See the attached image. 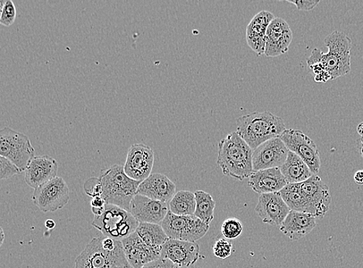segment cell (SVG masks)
Instances as JSON below:
<instances>
[{"label": "cell", "mask_w": 363, "mask_h": 268, "mask_svg": "<svg viewBox=\"0 0 363 268\" xmlns=\"http://www.w3.org/2000/svg\"><path fill=\"white\" fill-rule=\"evenodd\" d=\"M217 164L227 177L240 181L250 177L253 173L252 152L246 141L233 132L218 144Z\"/></svg>", "instance_id": "6da1fadb"}, {"label": "cell", "mask_w": 363, "mask_h": 268, "mask_svg": "<svg viewBox=\"0 0 363 268\" xmlns=\"http://www.w3.org/2000/svg\"><path fill=\"white\" fill-rule=\"evenodd\" d=\"M325 44L328 48V53L324 54L318 48L313 49L307 60L308 66L315 64L322 65L324 70L330 74L332 80L349 74L351 71L352 48V40L349 36L343 32L335 30L325 37Z\"/></svg>", "instance_id": "7a4b0ae2"}, {"label": "cell", "mask_w": 363, "mask_h": 268, "mask_svg": "<svg viewBox=\"0 0 363 268\" xmlns=\"http://www.w3.org/2000/svg\"><path fill=\"white\" fill-rule=\"evenodd\" d=\"M238 133L255 150L268 140L279 138L286 130L284 120L268 111L252 112L236 120Z\"/></svg>", "instance_id": "3957f363"}, {"label": "cell", "mask_w": 363, "mask_h": 268, "mask_svg": "<svg viewBox=\"0 0 363 268\" xmlns=\"http://www.w3.org/2000/svg\"><path fill=\"white\" fill-rule=\"evenodd\" d=\"M74 268H130L122 241L106 237L92 239L75 260Z\"/></svg>", "instance_id": "277c9868"}, {"label": "cell", "mask_w": 363, "mask_h": 268, "mask_svg": "<svg viewBox=\"0 0 363 268\" xmlns=\"http://www.w3.org/2000/svg\"><path fill=\"white\" fill-rule=\"evenodd\" d=\"M99 180L102 184V197L106 204H112L130 211V204L141 182L134 180L124 172L123 165H113L101 171Z\"/></svg>", "instance_id": "5b68a950"}, {"label": "cell", "mask_w": 363, "mask_h": 268, "mask_svg": "<svg viewBox=\"0 0 363 268\" xmlns=\"http://www.w3.org/2000/svg\"><path fill=\"white\" fill-rule=\"evenodd\" d=\"M139 224L130 211L112 204H106L104 214L92 221L104 237L121 241L136 232Z\"/></svg>", "instance_id": "8992f818"}, {"label": "cell", "mask_w": 363, "mask_h": 268, "mask_svg": "<svg viewBox=\"0 0 363 268\" xmlns=\"http://www.w3.org/2000/svg\"><path fill=\"white\" fill-rule=\"evenodd\" d=\"M35 155V149L26 135L10 127L0 130V156L9 159L25 172Z\"/></svg>", "instance_id": "52a82bcc"}, {"label": "cell", "mask_w": 363, "mask_h": 268, "mask_svg": "<svg viewBox=\"0 0 363 268\" xmlns=\"http://www.w3.org/2000/svg\"><path fill=\"white\" fill-rule=\"evenodd\" d=\"M160 225L169 239L189 242H196L203 238L209 230V225L195 215H175L170 211Z\"/></svg>", "instance_id": "ba28073f"}, {"label": "cell", "mask_w": 363, "mask_h": 268, "mask_svg": "<svg viewBox=\"0 0 363 268\" xmlns=\"http://www.w3.org/2000/svg\"><path fill=\"white\" fill-rule=\"evenodd\" d=\"M69 186L62 177H56L33 192V202L44 213L55 212L69 201Z\"/></svg>", "instance_id": "9c48e42d"}, {"label": "cell", "mask_w": 363, "mask_h": 268, "mask_svg": "<svg viewBox=\"0 0 363 268\" xmlns=\"http://www.w3.org/2000/svg\"><path fill=\"white\" fill-rule=\"evenodd\" d=\"M284 144L297 154L309 167L314 175H318L320 168V159L315 142L298 129H286L280 136Z\"/></svg>", "instance_id": "30bf717a"}, {"label": "cell", "mask_w": 363, "mask_h": 268, "mask_svg": "<svg viewBox=\"0 0 363 268\" xmlns=\"http://www.w3.org/2000/svg\"><path fill=\"white\" fill-rule=\"evenodd\" d=\"M306 197L309 214L322 219L329 211L332 202L330 190L318 175H313L305 182L298 183Z\"/></svg>", "instance_id": "8fae6325"}, {"label": "cell", "mask_w": 363, "mask_h": 268, "mask_svg": "<svg viewBox=\"0 0 363 268\" xmlns=\"http://www.w3.org/2000/svg\"><path fill=\"white\" fill-rule=\"evenodd\" d=\"M155 157L154 150L150 146L143 144H133L129 148L123 165L124 172L130 178L143 182L151 175Z\"/></svg>", "instance_id": "7c38bea8"}, {"label": "cell", "mask_w": 363, "mask_h": 268, "mask_svg": "<svg viewBox=\"0 0 363 268\" xmlns=\"http://www.w3.org/2000/svg\"><path fill=\"white\" fill-rule=\"evenodd\" d=\"M289 153L281 139L275 138L267 141L252 152L253 171L280 168Z\"/></svg>", "instance_id": "4fadbf2b"}, {"label": "cell", "mask_w": 363, "mask_h": 268, "mask_svg": "<svg viewBox=\"0 0 363 268\" xmlns=\"http://www.w3.org/2000/svg\"><path fill=\"white\" fill-rule=\"evenodd\" d=\"M199 258V246L196 242L169 239L163 246L160 259L168 260L174 268H189Z\"/></svg>", "instance_id": "5bb4252c"}, {"label": "cell", "mask_w": 363, "mask_h": 268, "mask_svg": "<svg viewBox=\"0 0 363 268\" xmlns=\"http://www.w3.org/2000/svg\"><path fill=\"white\" fill-rule=\"evenodd\" d=\"M293 40V33L284 19L275 18L267 31L265 55L275 57L289 52Z\"/></svg>", "instance_id": "9a60e30c"}, {"label": "cell", "mask_w": 363, "mask_h": 268, "mask_svg": "<svg viewBox=\"0 0 363 268\" xmlns=\"http://www.w3.org/2000/svg\"><path fill=\"white\" fill-rule=\"evenodd\" d=\"M170 208L167 203L137 194L130 204V212L139 223L159 224L164 220Z\"/></svg>", "instance_id": "2e32d148"}, {"label": "cell", "mask_w": 363, "mask_h": 268, "mask_svg": "<svg viewBox=\"0 0 363 268\" xmlns=\"http://www.w3.org/2000/svg\"><path fill=\"white\" fill-rule=\"evenodd\" d=\"M255 211L264 223L281 226L291 209L286 204L280 192L261 194Z\"/></svg>", "instance_id": "e0dca14e"}, {"label": "cell", "mask_w": 363, "mask_h": 268, "mask_svg": "<svg viewBox=\"0 0 363 268\" xmlns=\"http://www.w3.org/2000/svg\"><path fill=\"white\" fill-rule=\"evenodd\" d=\"M124 255L130 268H142L157 261L162 253L147 246L135 232L122 240Z\"/></svg>", "instance_id": "ac0fdd59"}, {"label": "cell", "mask_w": 363, "mask_h": 268, "mask_svg": "<svg viewBox=\"0 0 363 268\" xmlns=\"http://www.w3.org/2000/svg\"><path fill=\"white\" fill-rule=\"evenodd\" d=\"M58 164L49 156H35L25 170L24 180L28 185L36 190L57 177Z\"/></svg>", "instance_id": "d6986e66"}, {"label": "cell", "mask_w": 363, "mask_h": 268, "mask_svg": "<svg viewBox=\"0 0 363 268\" xmlns=\"http://www.w3.org/2000/svg\"><path fill=\"white\" fill-rule=\"evenodd\" d=\"M175 184L165 175L151 174L150 177L140 182L138 194L150 199L170 203L175 195Z\"/></svg>", "instance_id": "ffe728a7"}, {"label": "cell", "mask_w": 363, "mask_h": 268, "mask_svg": "<svg viewBox=\"0 0 363 268\" xmlns=\"http://www.w3.org/2000/svg\"><path fill=\"white\" fill-rule=\"evenodd\" d=\"M274 18L272 13L262 11L253 16L248 24L246 33L247 45L258 56L265 54L267 31Z\"/></svg>", "instance_id": "44dd1931"}, {"label": "cell", "mask_w": 363, "mask_h": 268, "mask_svg": "<svg viewBox=\"0 0 363 268\" xmlns=\"http://www.w3.org/2000/svg\"><path fill=\"white\" fill-rule=\"evenodd\" d=\"M248 184L253 191L261 195L279 192L289 183L280 168H273L253 172Z\"/></svg>", "instance_id": "7402d4cb"}, {"label": "cell", "mask_w": 363, "mask_h": 268, "mask_svg": "<svg viewBox=\"0 0 363 268\" xmlns=\"http://www.w3.org/2000/svg\"><path fill=\"white\" fill-rule=\"evenodd\" d=\"M316 217L307 213L291 211L281 226V231L292 240L305 238L316 227Z\"/></svg>", "instance_id": "603a6c76"}, {"label": "cell", "mask_w": 363, "mask_h": 268, "mask_svg": "<svg viewBox=\"0 0 363 268\" xmlns=\"http://www.w3.org/2000/svg\"><path fill=\"white\" fill-rule=\"evenodd\" d=\"M280 170L289 184L305 182L314 175L301 158L291 151Z\"/></svg>", "instance_id": "cb8c5ba5"}, {"label": "cell", "mask_w": 363, "mask_h": 268, "mask_svg": "<svg viewBox=\"0 0 363 268\" xmlns=\"http://www.w3.org/2000/svg\"><path fill=\"white\" fill-rule=\"evenodd\" d=\"M136 233L147 246L160 253L165 243L169 240L162 225L160 224L140 223Z\"/></svg>", "instance_id": "d4e9b609"}, {"label": "cell", "mask_w": 363, "mask_h": 268, "mask_svg": "<svg viewBox=\"0 0 363 268\" xmlns=\"http://www.w3.org/2000/svg\"><path fill=\"white\" fill-rule=\"evenodd\" d=\"M170 211L175 215L192 216L196 209L195 194L190 191L182 190L177 192L169 203Z\"/></svg>", "instance_id": "484cf974"}, {"label": "cell", "mask_w": 363, "mask_h": 268, "mask_svg": "<svg viewBox=\"0 0 363 268\" xmlns=\"http://www.w3.org/2000/svg\"><path fill=\"white\" fill-rule=\"evenodd\" d=\"M279 192L291 211L309 214L306 199L302 194L298 183L288 184Z\"/></svg>", "instance_id": "4316f807"}, {"label": "cell", "mask_w": 363, "mask_h": 268, "mask_svg": "<svg viewBox=\"0 0 363 268\" xmlns=\"http://www.w3.org/2000/svg\"><path fill=\"white\" fill-rule=\"evenodd\" d=\"M196 209L195 215L197 219L207 225L214 219L216 202L208 192L198 190L195 192Z\"/></svg>", "instance_id": "83f0119b"}, {"label": "cell", "mask_w": 363, "mask_h": 268, "mask_svg": "<svg viewBox=\"0 0 363 268\" xmlns=\"http://www.w3.org/2000/svg\"><path fill=\"white\" fill-rule=\"evenodd\" d=\"M16 18V8L11 0L0 1V23L5 27H11Z\"/></svg>", "instance_id": "f1b7e54d"}, {"label": "cell", "mask_w": 363, "mask_h": 268, "mask_svg": "<svg viewBox=\"0 0 363 268\" xmlns=\"http://www.w3.org/2000/svg\"><path fill=\"white\" fill-rule=\"evenodd\" d=\"M243 231V226L236 219H227L222 226V233L225 238L233 240L239 238Z\"/></svg>", "instance_id": "f546056e"}, {"label": "cell", "mask_w": 363, "mask_h": 268, "mask_svg": "<svg viewBox=\"0 0 363 268\" xmlns=\"http://www.w3.org/2000/svg\"><path fill=\"white\" fill-rule=\"evenodd\" d=\"M21 173L18 167L9 159L0 156V179L2 180L9 179Z\"/></svg>", "instance_id": "4dcf8cb0"}, {"label": "cell", "mask_w": 363, "mask_h": 268, "mask_svg": "<svg viewBox=\"0 0 363 268\" xmlns=\"http://www.w3.org/2000/svg\"><path fill=\"white\" fill-rule=\"evenodd\" d=\"M214 255L220 259H225L231 256L233 252L232 243L226 238L218 239L213 246Z\"/></svg>", "instance_id": "1f68e13d"}, {"label": "cell", "mask_w": 363, "mask_h": 268, "mask_svg": "<svg viewBox=\"0 0 363 268\" xmlns=\"http://www.w3.org/2000/svg\"><path fill=\"white\" fill-rule=\"evenodd\" d=\"M84 190L86 192V194L91 198L102 197L103 188L99 178H90L87 180L86 183H84Z\"/></svg>", "instance_id": "d6a6232c"}, {"label": "cell", "mask_w": 363, "mask_h": 268, "mask_svg": "<svg viewBox=\"0 0 363 268\" xmlns=\"http://www.w3.org/2000/svg\"><path fill=\"white\" fill-rule=\"evenodd\" d=\"M286 2L296 6L297 9L301 11H311L314 10L320 3L319 0H286Z\"/></svg>", "instance_id": "836d02e7"}, {"label": "cell", "mask_w": 363, "mask_h": 268, "mask_svg": "<svg viewBox=\"0 0 363 268\" xmlns=\"http://www.w3.org/2000/svg\"><path fill=\"white\" fill-rule=\"evenodd\" d=\"M142 268H174L172 262L168 260L159 259L157 261L151 262Z\"/></svg>", "instance_id": "e575fe53"}, {"label": "cell", "mask_w": 363, "mask_h": 268, "mask_svg": "<svg viewBox=\"0 0 363 268\" xmlns=\"http://www.w3.org/2000/svg\"><path fill=\"white\" fill-rule=\"evenodd\" d=\"M90 204L91 208L99 209L106 207V203L102 197H96L91 199Z\"/></svg>", "instance_id": "d590c367"}, {"label": "cell", "mask_w": 363, "mask_h": 268, "mask_svg": "<svg viewBox=\"0 0 363 268\" xmlns=\"http://www.w3.org/2000/svg\"><path fill=\"white\" fill-rule=\"evenodd\" d=\"M354 181L358 185H363V170H359L354 173Z\"/></svg>", "instance_id": "8d00e7d4"}, {"label": "cell", "mask_w": 363, "mask_h": 268, "mask_svg": "<svg viewBox=\"0 0 363 268\" xmlns=\"http://www.w3.org/2000/svg\"><path fill=\"white\" fill-rule=\"evenodd\" d=\"M45 227L48 230H53L56 227V223L53 220H48L45 222Z\"/></svg>", "instance_id": "74e56055"}, {"label": "cell", "mask_w": 363, "mask_h": 268, "mask_svg": "<svg viewBox=\"0 0 363 268\" xmlns=\"http://www.w3.org/2000/svg\"><path fill=\"white\" fill-rule=\"evenodd\" d=\"M357 132L359 135L361 136V144H363V122L359 124L357 127Z\"/></svg>", "instance_id": "f35d334b"}, {"label": "cell", "mask_w": 363, "mask_h": 268, "mask_svg": "<svg viewBox=\"0 0 363 268\" xmlns=\"http://www.w3.org/2000/svg\"><path fill=\"white\" fill-rule=\"evenodd\" d=\"M0 238H0V245L2 246L5 240V233L3 228H0Z\"/></svg>", "instance_id": "ab89813d"}, {"label": "cell", "mask_w": 363, "mask_h": 268, "mask_svg": "<svg viewBox=\"0 0 363 268\" xmlns=\"http://www.w3.org/2000/svg\"><path fill=\"white\" fill-rule=\"evenodd\" d=\"M361 154L363 158V144H361Z\"/></svg>", "instance_id": "60d3db41"}]
</instances>
